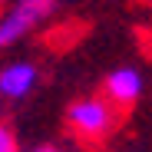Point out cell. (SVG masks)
I'll return each mask as SVG.
<instances>
[{
	"label": "cell",
	"mask_w": 152,
	"mask_h": 152,
	"mask_svg": "<svg viewBox=\"0 0 152 152\" xmlns=\"http://www.w3.org/2000/svg\"><path fill=\"white\" fill-rule=\"evenodd\" d=\"M119 106L109 103V99L99 93V96H80L66 106V129L73 132V139H80L86 145H96V142H106L116 126H119Z\"/></svg>",
	"instance_id": "obj_1"
},
{
	"label": "cell",
	"mask_w": 152,
	"mask_h": 152,
	"mask_svg": "<svg viewBox=\"0 0 152 152\" xmlns=\"http://www.w3.org/2000/svg\"><path fill=\"white\" fill-rule=\"evenodd\" d=\"M63 0H10L0 10V53L23 43L30 33H37L43 23L53 20Z\"/></svg>",
	"instance_id": "obj_2"
},
{
	"label": "cell",
	"mask_w": 152,
	"mask_h": 152,
	"mask_svg": "<svg viewBox=\"0 0 152 152\" xmlns=\"http://www.w3.org/2000/svg\"><path fill=\"white\" fill-rule=\"evenodd\" d=\"M40 86V66L33 60H7L0 66V103H23Z\"/></svg>",
	"instance_id": "obj_3"
},
{
	"label": "cell",
	"mask_w": 152,
	"mask_h": 152,
	"mask_svg": "<svg viewBox=\"0 0 152 152\" xmlns=\"http://www.w3.org/2000/svg\"><path fill=\"white\" fill-rule=\"evenodd\" d=\"M145 93V76L136 66H116L106 73L103 80V96L109 103H116L119 109H132Z\"/></svg>",
	"instance_id": "obj_4"
},
{
	"label": "cell",
	"mask_w": 152,
	"mask_h": 152,
	"mask_svg": "<svg viewBox=\"0 0 152 152\" xmlns=\"http://www.w3.org/2000/svg\"><path fill=\"white\" fill-rule=\"evenodd\" d=\"M23 145H20V139H17V132L10 129V126L0 119V152H20Z\"/></svg>",
	"instance_id": "obj_5"
},
{
	"label": "cell",
	"mask_w": 152,
	"mask_h": 152,
	"mask_svg": "<svg viewBox=\"0 0 152 152\" xmlns=\"http://www.w3.org/2000/svg\"><path fill=\"white\" fill-rule=\"evenodd\" d=\"M20 152H69V145H63V142H37V145H23Z\"/></svg>",
	"instance_id": "obj_6"
}]
</instances>
